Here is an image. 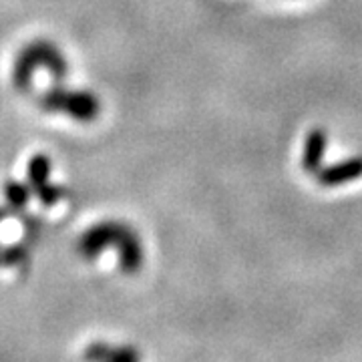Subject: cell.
<instances>
[{"instance_id": "obj_4", "label": "cell", "mask_w": 362, "mask_h": 362, "mask_svg": "<svg viewBox=\"0 0 362 362\" xmlns=\"http://www.w3.org/2000/svg\"><path fill=\"white\" fill-rule=\"evenodd\" d=\"M49 175H51V159L47 156L33 157L28 163V181H30L33 189L40 195L45 206L57 204L61 197V192L49 185Z\"/></svg>"}, {"instance_id": "obj_7", "label": "cell", "mask_w": 362, "mask_h": 362, "mask_svg": "<svg viewBox=\"0 0 362 362\" xmlns=\"http://www.w3.org/2000/svg\"><path fill=\"white\" fill-rule=\"evenodd\" d=\"M4 194L14 207H23L28 202V189H26V185L18 183V181H6Z\"/></svg>"}, {"instance_id": "obj_1", "label": "cell", "mask_w": 362, "mask_h": 362, "mask_svg": "<svg viewBox=\"0 0 362 362\" xmlns=\"http://www.w3.org/2000/svg\"><path fill=\"white\" fill-rule=\"evenodd\" d=\"M117 246L119 247V256H121V268L127 274L139 270L141 266V244L139 240L133 235L131 230L119 223H101L97 228H93L81 240V252L87 258H95L103 247Z\"/></svg>"}, {"instance_id": "obj_6", "label": "cell", "mask_w": 362, "mask_h": 362, "mask_svg": "<svg viewBox=\"0 0 362 362\" xmlns=\"http://www.w3.org/2000/svg\"><path fill=\"white\" fill-rule=\"evenodd\" d=\"M324 147H326V133L322 129L310 131L308 139H306V147H304V157H302V165L308 173H318L320 171Z\"/></svg>"}, {"instance_id": "obj_5", "label": "cell", "mask_w": 362, "mask_h": 362, "mask_svg": "<svg viewBox=\"0 0 362 362\" xmlns=\"http://www.w3.org/2000/svg\"><path fill=\"white\" fill-rule=\"evenodd\" d=\"M356 177H362V157H354L318 171V181L326 187H337L340 183H346Z\"/></svg>"}, {"instance_id": "obj_2", "label": "cell", "mask_w": 362, "mask_h": 362, "mask_svg": "<svg viewBox=\"0 0 362 362\" xmlns=\"http://www.w3.org/2000/svg\"><path fill=\"white\" fill-rule=\"evenodd\" d=\"M37 66H45L51 71V75L54 77H63L65 75V61L59 54V51H54L51 45H33L26 51L21 52V59L16 61V69H14V81L18 87H26L33 78V73Z\"/></svg>"}, {"instance_id": "obj_3", "label": "cell", "mask_w": 362, "mask_h": 362, "mask_svg": "<svg viewBox=\"0 0 362 362\" xmlns=\"http://www.w3.org/2000/svg\"><path fill=\"white\" fill-rule=\"evenodd\" d=\"M42 107L49 111L66 113V115L75 117L78 121H93L101 111V105L97 101V97L90 93H83V90H51L45 95Z\"/></svg>"}]
</instances>
